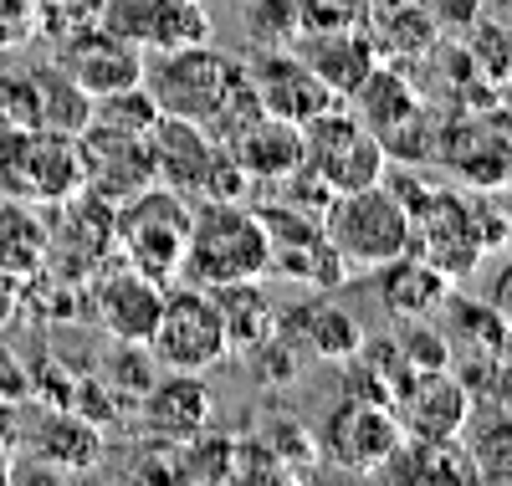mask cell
I'll list each match as a JSON object with an SVG mask.
<instances>
[{"mask_svg": "<svg viewBox=\"0 0 512 486\" xmlns=\"http://www.w3.org/2000/svg\"><path fill=\"white\" fill-rule=\"evenodd\" d=\"M98 26L154 57L210 41V6L205 0H103Z\"/></svg>", "mask_w": 512, "mask_h": 486, "instance_id": "cell-12", "label": "cell"}, {"mask_svg": "<svg viewBox=\"0 0 512 486\" xmlns=\"http://www.w3.org/2000/svg\"><path fill=\"white\" fill-rule=\"evenodd\" d=\"M303 164L333 195H344V190L379 185V174L390 169V154H384L374 128L359 123L354 108L333 103V108H323L318 118L303 123Z\"/></svg>", "mask_w": 512, "mask_h": 486, "instance_id": "cell-6", "label": "cell"}, {"mask_svg": "<svg viewBox=\"0 0 512 486\" xmlns=\"http://www.w3.org/2000/svg\"><path fill=\"white\" fill-rule=\"evenodd\" d=\"M344 103L359 113V123H369L374 134H384V128H395L400 118H410V113L420 108V93H415V82H410L400 67L374 62V67H369V77L354 87V93H349Z\"/></svg>", "mask_w": 512, "mask_h": 486, "instance_id": "cell-28", "label": "cell"}, {"mask_svg": "<svg viewBox=\"0 0 512 486\" xmlns=\"http://www.w3.org/2000/svg\"><path fill=\"white\" fill-rule=\"evenodd\" d=\"M492 313H497V323L512 333V256L497 267V277H492V287H487V297H482Z\"/></svg>", "mask_w": 512, "mask_h": 486, "instance_id": "cell-34", "label": "cell"}, {"mask_svg": "<svg viewBox=\"0 0 512 486\" xmlns=\"http://www.w3.org/2000/svg\"><path fill=\"white\" fill-rule=\"evenodd\" d=\"M144 87L159 103V113L190 118L221 144L262 113V103L251 93L246 62L216 52L210 41L180 47V52H154V62H144Z\"/></svg>", "mask_w": 512, "mask_h": 486, "instance_id": "cell-1", "label": "cell"}, {"mask_svg": "<svg viewBox=\"0 0 512 486\" xmlns=\"http://www.w3.org/2000/svg\"><path fill=\"white\" fill-rule=\"evenodd\" d=\"M164 292H169L164 282L123 267V261H108V267L93 272V318L103 323L113 343H149Z\"/></svg>", "mask_w": 512, "mask_h": 486, "instance_id": "cell-15", "label": "cell"}, {"mask_svg": "<svg viewBox=\"0 0 512 486\" xmlns=\"http://www.w3.org/2000/svg\"><path fill=\"white\" fill-rule=\"evenodd\" d=\"M62 67L72 72V82H77L88 98L113 93V87L144 82V52L128 47L123 36H113V31H103V26L72 36V47L62 52Z\"/></svg>", "mask_w": 512, "mask_h": 486, "instance_id": "cell-21", "label": "cell"}, {"mask_svg": "<svg viewBox=\"0 0 512 486\" xmlns=\"http://www.w3.org/2000/svg\"><path fill=\"white\" fill-rule=\"evenodd\" d=\"M297 57H303V62L328 82V93H333L338 103H344L354 87L369 77V67L379 62V52H374V41H369L364 26H349V31H313Z\"/></svg>", "mask_w": 512, "mask_h": 486, "instance_id": "cell-23", "label": "cell"}, {"mask_svg": "<svg viewBox=\"0 0 512 486\" xmlns=\"http://www.w3.org/2000/svg\"><path fill=\"white\" fill-rule=\"evenodd\" d=\"M205 6H210V0H205Z\"/></svg>", "mask_w": 512, "mask_h": 486, "instance_id": "cell-40", "label": "cell"}, {"mask_svg": "<svg viewBox=\"0 0 512 486\" xmlns=\"http://www.w3.org/2000/svg\"><path fill=\"white\" fill-rule=\"evenodd\" d=\"M507 185H512V180H507Z\"/></svg>", "mask_w": 512, "mask_h": 486, "instance_id": "cell-41", "label": "cell"}, {"mask_svg": "<svg viewBox=\"0 0 512 486\" xmlns=\"http://www.w3.org/2000/svg\"><path fill=\"white\" fill-rule=\"evenodd\" d=\"M256 215H262L267 226V241H272V267L267 272H287L297 282H308L318 292H333L344 287L354 272L344 267V256H338L323 236V215L313 210H292L282 200L272 205H256Z\"/></svg>", "mask_w": 512, "mask_h": 486, "instance_id": "cell-10", "label": "cell"}, {"mask_svg": "<svg viewBox=\"0 0 512 486\" xmlns=\"http://www.w3.org/2000/svg\"><path fill=\"white\" fill-rule=\"evenodd\" d=\"M226 154L241 164L246 185H277L303 169V123H287L272 113H256L241 134L226 139Z\"/></svg>", "mask_w": 512, "mask_h": 486, "instance_id": "cell-19", "label": "cell"}, {"mask_svg": "<svg viewBox=\"0 0 512 486\" xmlns=\"http://www.w3.org/2000/svg\"><path fill=\"white\" fill-rule=\"evenodd\" d=\"M502 108H507V113H512V87H507V103H502Z\"/></svg>", "mask_w": 512, "mask_h": 486, "instance_id": "cell-37", "label": "cell"}, {"mask_svg": "<svg viewBox=\"0 0 512 486\" xmlns=\"http://www.w3.org/2000/svg\"><path fill=\"white\" fill-rule=\"evenodd\" d=\"M400 440H405V430L384 400H354V394H344L333 405V415L323 420L318 451L354 476H379L384 461L400 451Z\"/></svg>", "mask_w": 512, "mask_h": 486, "instance_id": "cell-11", "label": "cell"}, {"mask_svg": "<svg viewBox=\"0 0 512 486\" xmlns=\"http://www.w3.org/2000/svg\"><path fill=\"white\" fill-rule=\"evenodd\" d=\"M400 359L410 374H425V369H451V343L441 333L425 328V318H405V333L395 338Z\"/></svg>", "mask_w": 512, "mask_h": 486, "instance_id": "cell-32", "label": "cell"}, {"mask_svg": "<svg viewBox=\"0 0 512 486\" xmlns=\"http://www.w3.org/2000/svg\"><path fill=\"white\" fill-rule=\"evenodd\" d=\"M246 77H251V93H256V103H262V113L287 118V123H308V118H318L323 108L338 103L328 93V82L297 52H262V57H251Z\"/></svg>", "mask_w": 512, "mask_h": 486, "instance_id": "cell-18", "label": "cell"}, {"mask_svg": "<svg viewBox=\"0 0 512 486\" xmlns=\"http://www.w3.org/2000/svg\"><path fill=\"white\" fill-rule=\"evenodd\" d=\"M277 338H287L292 348L313 353V359L344 364V359H354V353H359L364 328L354 323V313L333 307L328 297H308V302L287 307V313L277 318Z\"/></svg>", "mask_w": 512, "mask_h": 486, "instance_id": "cell-22", "label": "cell"}, {"mask_svg": "<svg viewBox=\"0 0 512 486\" xmlns=\"http://www.w3.org/2000/svg\"><path fill=\"white\" fill-rule=\"evenodd\" d=\"M134 405H139V430L159 451L200 435L210 425V415H216V400H210L205 374H180V369H159Z\"/></svg>", "mask_w": 512, "mask_h": 486, "instance_id": "cell-14", "label": "cell"}, {"mask_svg": "<svg viewBox=\"0 0 512 486\" xmlns=\"http://www.w3.org/2000/svg\"><path fill=\"white\" fill-rule=\"evenodd\" d=\"M0 6H6V0H0Z\"/></svg>", "mask_w": 512, "mask_h": 486, "instance_id": "cell-39", "label": "cell"}, {"mask_svg": "<svg viewBox=\"0 0 512 486\" xmlns=\"http://www.w3.org/2000/svg\"><path fill=\"white\" fill-rule=\"evenodd\" d=\"M185 236H190V200L169 185H149L113 205V261L164 287L180 277Z\"/></svg>", "mask_w": 512, "mask_h": 486, "instance_id": "cell-3", "label": "cell"}, {"mask_svg": "<svg viewBox=\"0 0 512 486\" xmlns=\"http://www.w3.org/2000/svg\"><path fill=\"white\" fill-rule=\"evenodd\" d=\"M11 435H16V425H11V405L0 400V440H11Z\"/></svg>", "mask_w": 512, "mask_h": 486, "instance_id": "cell-36", "label": "cell"}, {"mask_svg": "<svg viewBox=\"0 0 512 486\" xmlns=\"http://www.w3.org/2000/svg\"><path fill=\"white\" fill-rule=\"evenodd\" d=\"M11 471H16V466H11V440H0V486L11 481Z\"/></svg>", "mask_w": 512, "mask_h": 486, "instance_id": "cell-35", "label": "cell"}, {"mask_svg": "<svg viewBox=\"0 0 512 486\" xmlns=\"http://www.w3.org/2000/svg\"><path fill=\"white\" fill-rule=\"evenodd\" d=\"M47 267V220L26 200L0 195V277L21 282Z\"/></svg>", "mask_w": 512, "mask_h": 486, "instance_id": "cell-26", "label": "cell"}, {"mask_svg": "<svg viewBox=\"0 0 512 486\" xmlns=\"http://www.w3.org/2000/svg\"><path fill=\"white\" fill-rule=\"evenodd\" d=\"M47 261H62L72 277H93L113 261V200L77 190L57 205V226L47 231Z\"/></svg>", "mask_w": 512, "mask_h": 486, "instance_id": "cell-16", "label": "cell"}, {"mask_svg": "<svg viewBox=\"0 0 512 486\" xmlns=\"http://www.w3.org/2000/svg\"><path fill=\"white\" fill-rule=\"evenodd\" d=\"M323 236L349 272H374L410 251V210L384 185L344 190L323 205Z\"/></svg>", "mask_w": 512, "mask_h": 486, "instance_id": "cell-5", "label": "cell"}, {"mask_svg": "<svg viewBox=\"0 0 512 486\" xmlns=\"http://www.w3.org/2000/svg\"><path fill=\"white\" fill-rule=\"evenodd\" d=\"M169 451H175L169 471L185 476V481H226V476H236V440L210 435V425L200 435L180 440V446H169Z\"/></svg>", "mask_w": 512, "mask_h": 486, "instance_id": "cell-31", "label": "cell"}, {"mask_svg": "<svg viewBox=\"0 0 512 486\" xmlns=\"http://www.w3.org/2000/svg\"><path fill=\"white\" fill-rule=\"evenodd\" d=\"M77 154H82V190H93L113 205L159 185L149 134H113V128L88 123V128H77Z\"/></svg>", "mask_w": 512, "mask_h": 486, "instance_id": "cell-13", "label": "cell"}, {"mask_svg": "<svg viewBox=\"0 0 512 486\" xmlns=\"http://www.w3.org/2000/svg\"><path fill=\"white\" fill-rule=\"evenodd\" d=\"M390 410H395L400 430L415 440H451V435H461L466 415H472V394H466V384L451 369H425L395 389Z\"/></svg>", "mask_w": 512, "mask_h": 486, "instance_id": "cell-17", "label": "cell"}, {"mask_svg": "<svg viewBox=\"0 0 512 486\" xmlns=\"http://www.w3.org/2000/svg\"><path fill=\"white\" fill-rule=\"evenodd\" d=\"M410 251L420 261H431L446 282L472 277L487 256L477 220H472V200L456 190H431L410 210Z\"/></svg>", "mask_w": 512, "mask_h": 486, "instance_id": "cell-8", "label": "cell"}, {"mask_svg": "<svg viewBox=\"0 0 512 486\" xmlns=\"http://www.w3.org/2000/svg\"><path fill=\"white\" fill-rule=\"evenodd\" d=\"M507 52H512V31H507Z\"/></svg>", "mask_w": 512, "mask_h": 486, "instance_id": "cell-38", "label": "cell"}, {"mask_svg": "<svg viewBox=\"0 0 512 486\" xmlns=\"http://www.w3.org/2000/svg\"><path fill=\"white\" fill-rule=\"evenodd\" d=\"M149 359L159 369H180V374H205L231 359L226 348V328H221V313H216V297L205 287H175L164 292V307H159V323L149 333Z\"/></svg>", "mask_w": 512, "mask_h": 486, "instance_id": "cell-7", "label": "cell"}, {"mask_svg": "<svg viewBox=\"0 0 512 486\" xmlns=\"http://www.w3.org/2000/svg\"><path fill=\"white\" fill-rule=\"evenodd\" d=\"M149 149H154V174L159 185H169L175 195L195 200H241L251 185L241 164L226 154L221 139H210L200 123L159 113V123L149 128Z\"/></svg>", "mask_w": 512, "mask_h": 486, "instance_id": "cell-4", "label": "cell"}, {"mask_svg": "<svg viewBox=\"0 0 512 486\" xmlns=\"http://www.w3.org/2000/svg\"><path fill=\"white\" fill-rule=\"evenodd\" d=\"M210 297H216V313H221V328H226V348L241 353V359L277 333V313H272V302H267V292H262V277H256V282L216 287Z\"/></svg>", "mask_w": 512, "mask_h": 486, "instance_id": "cell-27", "label": "cell"}, {"mask_svg": "<svg viewBox=\"0 0 512 486\" xmlns=\"http://www.w3.org/2000/svg\"><path fill=\"white\" fill-rule=\"evenodd\" d=\"M297 31H349L364 26V0H292Z\"/></svg>", "mask_w": 512, "mask_h": 486, "instance_id": "cell-33", "label": "cell"}, {"mask_svg": "<svg viewBox=\"0 0 512 486\" xmlns=\"http://www.w3.org/2000/svg\"><path fill=\"white\" fill-rule=\"evenodd\" d=\"M272 267V241L256 205L241 200H195L190 205V236L180 256V282L190 287H231V282H256Z\"/></svg>", "mask_w": 512, "mask_h": 486, "instance_id": "cell-2", "label": "cell"}, {"mask_svg": "<svg viewBox=\"0 0 512 486\" xmlns=\"http://www.w3.org/2000/svg\"><path fill=\"white\" fill-rule=\"evenodd\" d=\"M77 190H82L77 134H62V128H31L26 149H21V200L62 205Z\"/></svg>", "mask_w": 512, "mask_h": 486, "instance_id": "cell-20", "label": "cell"}, {"mask_svg": "<svg viewBox=\"0 0 512 486\" xmlns=\"http://www.w3.org/2000/svg\"><path fill=\"white\" fill-rule=\"evenodd\" d=\"M26 446H31L41 461L62 466V471H88V466H98V456H103V430H98L88 415H77L72 405H52L47 415L26 430Z\"/></svg>", "mask_w": 512, "mask_h": 486, "instance_id": "cell-25", "label": "cell"}, {"mask_svg": "<svg viewBox=\"0 0 512 486\" xmlns=\"http://www.w3.org/2000/svg\"><path fill=\"white\" fill-rule=\"evenodd\" d=\"M374 282H379V302L390 318H431L436 307L451 297V282L431 267V261H420L415 251L384 261V267H374Z\"/></svg>", "mask_w": 512, "mask_h": 486, "instance_id": "cell-24", "label": "cell"}, {"mask_svg": "<svg viewBox=\"0 0 512 486\" xmlns=\"http://www.w3.org/2000/svg\"><path fill=\"white\" fill-rule=\"evenodd\" d=\"M88 123L93 128H113V134H149V128L159 123V103L149 98L144 82L113 87V93L88 98ZM88 123H82V128H88Z\"/></svg>", "mask_w": 512, "mask_h": 486, "instance_id": "cell-30", "label": "cell"}, {"mask_svg": "<svg viewBox=\"0 0 512 486\" xmlns=\"http://www.w3.org/2000/svg\"><path fill=\"white\" fill-rule=\"evenodd\" d=\"M36 82V113H41V128H62V134H77L88 123V93L72 82V72L57 62V67H41L31 72Z\"/></svg>", "mask_w": 512, "mask_h": 486, "instance_id": "cell-29", "label": "cell"}, {"mask_svg": "<svg viewBox=\"0 0 512 486\" xmlns=\"http://www.w3.org/2000/svg\"><path fill=\"white\" fill-rule=\"evenodd\" d=\"M436 159L456 169L472 190H497L512 180V113H456L436 128Z\"/></svg>", "mask_w": 512, "mask_h": 486, "instance_id": "cell-9", "label": "cell"}]
</instances>
